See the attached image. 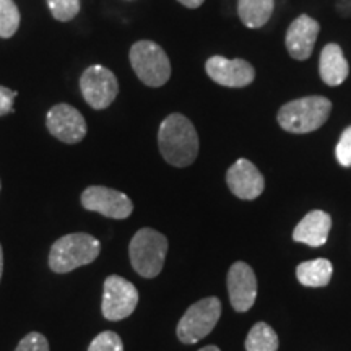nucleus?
<instances>
[{
    "label": "nucleus",
    "mask_w": 351,
    "mask_h": 351,
    "mask_svg": "<svg viewBox=\"0 0 351 351\" xmlns=\"http://www.w3.org/2000/svg\"><path fill=\"white\" fill-rule=\"evenodd\" d=\"M168 239L160 231L142 228L134 234L129 245V257L134 270L143 278H155L163 270Z\"/></svg>",
    "instance_id": "4"
},
{
    "label": "nucleus",
    "mask_w": 351,
    "mask_h": 351,
    "mask_svg": "<svg viewBox=\"0 0 351 351\" xmlns=\"http://www.w3.org/2000/svg\"><path fill=\"white\" fill-rule=\"evenodd\" d=\"M20 10L13 0H0V38L7 39L19 32Z\"/></svg>",
    "instance_id": "20"
},
{
    "label": "nucleus",
    "mask_w": 351,
    "mask_h": 351,
    "mask_svg": "<svg viewBox=\"0 0 351 351\" xmlns=\"http://www.w3.org/2000/svg\"><path fill=\"white\" fill-rule=\"evenodd\" d=\"M330 228V215L322 212V210H313L298 223L295 231H293V239L296 243L311 245V247H320L327 243Z\"/></svg>",
    "instance_id": "15"
},
{
    "label": "nucleus",
    "mask_w": 351,
    "mask_h": 351,
    "mask_svg": "<svg viewBox=\"0 0 351 351\" xmlns=\"http://www.w3.org/2000/svg\"><path fill=\"white\" fill-rule=\"evenodd\" d=\"M130 65L138 80L147 86H163L171 77L169 57L160 44L148 41H138L132 46Z\"/></svg>",
    "instance_id": "5"
},
{
    "label": "nucleus",
    "mask_w": 351,
    "mask_h": 351,
    "mask_svg": "<svg viewBox=\"0 0 351 351\" xmlns=\"http://www.w3.org/2000/svg\"><path fill=\"white\" fill-rule=\"evenodd\" d=\"M82 205L88 212L101 213L112 219H125L134 212V204L124 192L103 186H91L83 191Z\"/></svg>",
    "instance_id": "9"
},
{
    "label": "nucleus",
    "mask_w": 351,
    "mask_h": 351,
    "mask_svg": "<svg viewBox=\"0 0 351 351\" xmlns=\"http://www.w3.org/2000/svg\"><path fill=\"white\" fill-rule=\"evenodd\" d=\"M0 189H2V182H0Z\"/></svg>",
    "instance_id": "29"
},
{
    "label": "nucleus",
    "mask_w": 351,
    "mask_h": 351,
    "mask_svg": "<svg viewBox=\"0 0 351 351\" xmlns=\"http://www.w3.org/2000/svg\"><path fill=\"white\" fill-rule=\"evenodd\" d=\"M16 96H19V91H12L7 86H0V117L15 111L13 101H15Z\"/></svg>",
    "instance_id": "25"
},
{
    "label": "nucleus",
    "mask_w": 351,
    "mask_h": 351,
    "mask_svg": "<svg viewBox=\"0 0 351 351\" xmlns=\"http://www.w3.org/2000/svg\"><path fill=\"white\" fill-rule=\"evenodd\" d=\"M337 161L343 168H351V125L346 127L335 148Z\"/></svg>",
    "instance_id": "24"
},
{
    "label": "nucleus",
    "mask_w": 351,
    "mask_h": 351,
    "mask_svg": "<svg viewBox=\"0 0 351 351\" xmlns=\"http://www.w3.org/2000/svg\"><path fill=\"white\" fill-rule=\"evenodd\" d=\"M332 112L330 99L324 96H306L280 108L278 124L291 134H309L326 124Z\"/></svg>",
    "instance_id": "3"
},
{
    "label": "nucleus",
    "mask_w": 351,
    "mask_h": 351,
    "mask_svg": "<svg viewBox=\"0 0 351 351\" xmlns=\"http://www.w3.org/2000/svg\"><path fill=\"white\" fill-rule=\"evenodd\" d=\"M333 267L327 258H314V261L302 262L298 265L296 276L301 285L309 288L326 287L330 282Z\"/></svg>",
    "instance_id": "18"
},
{
    "label": "nucleus",
    "mask_w": 351,
    "mask_h": 351,
    "mask_svg": "<svg viewBox=\"0 0 351 351\" xmlns=\"http://www.w3.org/2000/svg\"><path fill=\"white\" fill-rule=\"evenodd\" d=\"M158 147L166 163L176 168L191 166L199 155V135L194 124L182 114H169L160 125Z\"/></svg>",
    "instance_id": "1"
},
{
    "label": "nucleus",
    "mask_w": 351,
    "mask_h": 351,
    "mask_svg": "<svg viewBox=\"0 0 351 351\" xmlns=\"http://www.w3.org/2000/svg\"><path fill=\"white\" fill-rule=\"evenodd\" d=\"M319 72L322 82L328 86H339L348 78L350 65L339 44H327L320 52Z\"/></svg>",
    "instance_id": "16"
},
{
    "label": "nucleus",
    "mask_w": 351,
    "mask_h": 351,
    "mask_svg": "<svg viewBox=\"0 0 351 351\" xmlns=\"http://www.w3.org/2000/svg\"><path fill=\"white\" fill-rule=\"evenodd\" d=\"M320 25L309 15H300L289 25L285 46L289 56L296 60H307L313 54L315 41H317Z\"/></svg>",
    "instance_id": "14"
},
{
    "label": "nucleus",
    "mask_w": 351,
    "mask_h": 351,
    "mask_svg": "<svg viewBox=\"0 0 351 351\" xmlns=\"http://www.w3.org/2000/svg\"><path fill=\"white\" fill-rule=\"evenodd\" d=\"M178 2L182 3V5L187 8H199L205 0H178Z\"/></svg>",
    "instance_id": "26"
},
{
    "label": "nucleus",
    "mask_w": 351,
    "mask_h": 351,
    "mask_svg": "<svg viewBox=\"0 0 351 351\" xmlns=\"http://www.w3.org/2000/svg\"><path fill=\"white\" fill-rule=\"evenodd\" d=\"M2 274H3V249H2V244H0V280H2Z\"/></svg>",
    "instance_id": "27"
},
{
    "label": "nucleus",
    "mask_w": 351,
    "mask_h": 351,
    "mask_svg": "<svg viewBox=\"0 0 351 351\" xmlns=\"http://www.w3.org/2000/svg\"><path fill=\"white\" fill-rule=\"evenodd\" d=\"M226 184L232 194L243 200L257 199L265 187V181H263L261 171L245 158H241L228 169Z\"/></svg>",
    "instance_id": "13"
},
{
    "label": "nucleus",
    "mask_w": 351,
    "mask_h": 351,
    "mask_svg": "<svg viewBox=\"0 0 351 351\" xmlns=\"http://www.w3.org/2000/svg\"><path fill=\"white\" fill-rule=\"evenodd\" d=\"M46 125L51 135L69 145L82 142L86 135L85 117L78 109L65 103L51 108L46 117Z\"/></svg>",
    "instance_id": "10"
},
{
    "label": "nucleus",
    "mask_w": 351,
    "mask_h": 351,
    "mask_svg": "<svg viewBox=\"0 0 351 351\" xmlns=\"http://www.w3.org/2000/svg\"><path fill=\"white\" fill-rule=\"evenodd\" d=\"M88 351H124V343L116 332H101L96 339H93Z\"/></svg>",
    "instance_id": "22"
},
{
    "label": "nucleus",
    "mask_w": 351,
    "mask_h": 351,
    "mask_svg": "<svg viewBox=\"0 0 351 351\" xmlns=\"http://www.w3.org/2000/svg\"><path fill=\"white\" fill-rule=\"evenodd\" d=\"M275 8V0H238V15L244 26L257 29L267 25Z\"/></svg>",
    "instance_id": "17"
},
{
    "label": "nucleus",
    "mask_w": 351,
    "mask_h": 351,
    "mask_svg": "<svg viewBox=\"0 0 351 351\" xmlns=\"http://www.w3.org/2000/svg\"><path fill=\"white\" fill-rule=\"evenodd\" d=\"M205 70L215 83L226 88H244L256 78V70L247 60L226 59L223 56L210 57Z\"/></svg>",
    "instance_id": "11"
},
{
    "label": "nucleus",
    "mask_w": 351,
    "mask_h": 351,
    "mask_svg": "<svg viewBox=\"0 0 351 351\" xmlns=\"http://www.w3.org/2000/svg\"><path fill=\"white\" fill-rule=\"evenodd\" d=\"M138 304V291L129 280L119 275H111L104 280V293L101 311L104 319L122 320L132 315Z\"/></svg>",
    "instance_id": "7"
},
{
    "label": "nucleus",
    "mask_w": 351,
    "mask_h": 351,
    "mask_svg": "<svg viewBox=\"0 0 351 351\" xmlns=\"http://www.w3.org/2000/svg\"><path fill=\"white\" fill-rule=\"evenodd\" d=\"M101 243L88 232H72L59 238L49 252V267L54 274H70L78 267L95 262Z\"/></svg>",
    "instance_id": "2"
},
{
    "label": "nucleus",
    "mask_w": 351,
    "mask_h": 351,
    "mask_svg": "<svg viewBox=\"0 0 351 351\" xmlns=\"http://www.w3.org/2000/svg\"><path fill=\"white\" fill-rule=\"evenodd\" d=\"M56 20L70 21L80 12V0H46Z\"/></svg>",
    "instance_id": "21"
},
{
    "label": "nucleus",
    "mask_w": 351,
    "mask_h": 351,
    "mask_svg": "<svg viewBox=\"0 0 351 351\" xmlns=\"http://www.w3.org/2000/svg\"><path fill=\"white\" fill-rule=\"evenodd\" d=\"M278 337L269 324L257 322L245 339V351H276Z\"/></svg>",
    "instance_id": "19"
},
{
    "label": "nucleus",
    "mask_w": 351,
    "mask_h": 351,
    "mask_svg": "<svg viewBox=\"0 0 351 351\" xmlns=\"http://www.w3.org/2000/svg\"><path fill=\"white\" fill-rule=\"evenodd\" d=\"M199 351H219V348H218V346H215V345H208V346H205V348H202Z\"/></svg>",
    "instance_id": "28"
},
{
    "label": "nucleus",
    "mask_w": 351,
    "mask_h": 351,
    "mask_svg": "<svg viewBox=\"0 0 351 351\" xmlns=\"http://www.w3.org/2000/svg\"><path fill=\"white\" fill-rule=\"evenodd\" d=\"M221 317V302L210 296L197 301L186 311L178 324V339L186 345H194L213 330Z\"/></svg>",
    "instance_id": "6"
},
{
    "label": "nucleus",
    "mask_w": 351,
    "mask_h": 351,
    "mask_svg": "<svg viewBox=\"0 0 351 351\" xmlns=\"http://www.w3.org/2000/svg\"><path fill=\"white\" fill-rule=\"evenodd\" d=\"M228 293L234 311L245 313L251 309L257 298V278L251 265L245 262L232 263L228 271Z\"/></svg>",
    "instance_id": "12"
},
{
    "label": "nucleus",
    "mask_w": 351,
    "mask_h": 351,
    "mask_svg": "<svg viewBox=\"0 0 351 351\" xmlns=\"http://www.w3.org/2000/svg\"><path fill=\"white\" fill-rule=\"evenodd\" d=\"M15 351H49V341L43 333L32 332L20 340Z\"/></svg>",
    "instance_id": "23"
},
{
    "label": "nucleus",
    "mask_w": 351,
    "mask_h": 351,
    "mask_svg": "<svg viewBox=\"0 0 351 351\" xmlns=\"http://www.w3.org/2000/svg\"><path fill=\"white\" fill-rule=\"evenodd\" d=\"M83 98L96 111L111 106L119 93V83L111 70L103 65H91L80 78Z\"/></svg>",
    "instance_id": "8"
}]
</instances>
